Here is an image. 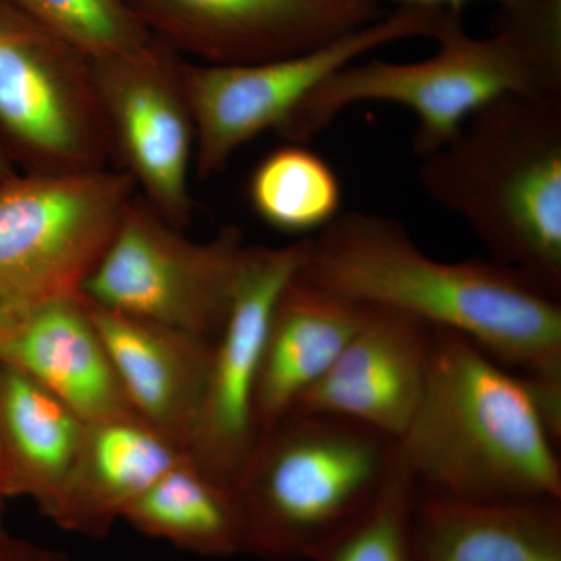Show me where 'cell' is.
<instances>
[{"label":"cell","instance_id":"6da1fadb","mask_svg":"<svg viewBox=\"0 0 561 561\" xmlns=\"http://www.w3.org/2000/svg\"><path fill=\"white\" fill-rule=\"evenodd\" d=\"M298 276L471 339L529 379L546 415L560 427V298L523 273L496 261L434 260L397 220L350 210L309 238Z\"/></svg>","mask_w":561,"mask_h":561},{"label":"cell","instance_id":"7a4b0ae2","mask_svg":"<svg viewBox=\"0 0 561 561\" xmlns=\"http://www.w3.org/2000/svg\"><path fill=\"white\" fill-rule=\"evenodd\" d=\"M552 430L529 379L434 328L426 386L398 456L421 493L481 504L561 502Z\"/></svg>","mask_w":561,"mask_h":561},{"label":"cell","instance_id":"3957f363","mask_svg":"<svg viewBox=\"0 0 561 561\" xmlns=\"http://www.w3.org/2000/svg\"><path fill=\"white\" fill-rule=\"evenodd\" d=\"M426 60L351 62L302 99L276 133L306 144L359 103H394L416 116L413 150L430 157L472 113L513 92H561V0L502 10L493 33L465 31L461 10H446Z\"/></svg>","mask_w":561,"mask_h":561},{"label":"cell","instance_id":"277c9868","mask_svg":"<svg viewBox=\"0 0 561 561\" xmlns=\"http://www.w3.org/2000/svg\"><path fill=\"white\" fill-rule=\"evenodd\" d=\"M427 195L494 261L561 294V92H513L472 113L421 158Z\"/></svg>","mask_w":561,"mask_h":561},{"label":"cell","instance_id":"5b68a950","mask_svg":"<svg viewBox=\"0 0 561 561\" xmlns=\"http://www.w3.org/2000/svg\"><path fill=\"white\" fill-rule=\"evenodd\" d=\"M397 442L365 424L291 412L262 432L232 483L243 553L312 561L370 507Z\"/></svg>","mask_w":561,"mask_h":561},{"label":"cell","instance_id":"8992f818","mask_svg":"<svg viewBox=\"0 0 561 561\" xmlns=\"http://www.w3.org/2000/svg\"><path fill=\"white\" fill-rule=\"evenodd\" d=\"M0 142L24 173L102 171L113 142L91 58L0 0Z\"/></svg>","mask_w":561,"mask_h":561},{"label":"cell","instance_id":"52a82bcc","mask_svg":"<svg viewBox=\"0 0 561 561\" xmlns=\"http://www.w3.org/2000/svg\"><path fill=\"white\" fill-rule=\"evenodd\" d=\"M135 195V180L111 168L3 181L0 290L31 308L79 297Z\"/></svg>","mask_w":561,"mask_h":561},{"label":"cell","instance_id":"ba28073f","mask_svg":"<svg viewBox=\"0 0 561 561\" xmlns=\"http://www.w3.org/2000/svg\"><path fill=\"white\" fill-rule=\"evenodd\" d=\"M448 9L404 7L316 49L253 65L184 61V87L195 130L194 173L208 180L236 151L276 130L306 95L370 51L413 38H434Z\"/></svg>","mask_w":561,"mask_h":561},{"label":"cell","instance_id":"9c48e42d","mask_svg":"<svg viewBox=\"0 0 561 561\" xmlns=\"http://www.w3.org/2000/svg\"><path fill=\"white\" fill-rule=\"evenodd\" d=\"M242 231L186 238L135 195L81 297L108 311L214 339L224 327L243 250Z\"/></svg>","mask_w":561,"mask_h":561},{"label":"cell","instance_id":"30bf717a","mask_svg":"<svg viewBox=\"0 0 561 561\" xmlns=\"http://www.w3.org/2000/svg\"><path fill=\"white\" fill-rule=\"evenodd\" d=\"M183 57L151 35L142 49L91 60L114 160L140 197L180 230L192 221L195 130Z\"/></svg>","mask_w":561,"mask_h":561},{"label":"cell","instance_id":"8fae6325","mask_svg":"<svg viewBox=\"0 0 561 561\" xmlns=\"http://www.w3.org/2000/svg\"><path fill=\"white\" fill-rule=\"evenodd\" d=\"M309 238L286 247H245L227 319L214 339L208 389L187 457L232 485L257 440L254 398L265 339L284 287L300 273Z\"/></svg>","mask_w":561,"mask_h":561},{"label":"cell","instance_id":"7c38bea8","mask_svg":"<svg viewBox=\"0 0 561 561\" xmlns=\"http://www.w3.org/2000/svg\"><path fill=\"white\" fill-rule=\"evenodd\" d=\"M140 24L202 65L278 60L386 16L379 0H124Z\"/></svg>","mask_w":561,"mask_h":561},{"label":"cell","instance_id":"4fadbf2b","mask_svg":"<svg viewBox=\"0 0 561 561\" xmlns=\"http://www.w3.org/2000/svg\"><path fill=\"white\" fill-rule=\"evenodd\" d=\"M432 341L431 324L409 313L371 306L337 360L291 412L356 421L400 440L423 397Z\"/></svg>","mask_w":561,"mask_h":561},{"label":"cell","instance_id":"5bb4252c","mask_svg":"<svg viewBox=\"0 0 561 561\" xmlns=\"http://www.w3.org/2000/svg\"><path fill=\"white\" fill-rule=\"evenodd\" d=\"M81 301L133 411L186 451L208 389L214 341Z\"/></svg>","mask_w":561,"mask_h":561},{"label":"cell","instance_id":"9a60e30c","mask_svg":"<svg viewBox=\"0 0 561 561\" xmlns=\"http://www.w3.org/2000/svg\"><path fill=\"white\" fill-rule=\"evenodd\" d=\"M2 364L27 375L84 423L138 415L80 295L32 306L10 335Z\"/></svg>","mask_w":561,"mask_h":561},{"label":"cell","instance_id":"2e32d148","mask_svg":"<svg viewBox=\"0 0 561 561\" xmlns=\"http://www.w3.org/2000/svg\"><path fill=\"white\" fill-rule=\"evenodd\" d=\"M370 311L371 306L321 289L298 275L284 287L257 379V434L289 415L302 394L327 375Z\"/></svg>","mask_w":561,"mask_h":561},{"label":"cell","instance_id":"e0dca14e","mask_svg":"<svg viewBox=\"0 0 561 561\" xmlns=\"http://www.w3.org/2000/svg\"><path fill=\"white\" fill-rule=\"evenodd\" d=\"M187 459L179 443L139 415L87 423L51 523L87 537H105L133 501Z\"/></svg>","mask_w":561,"mask_h":561},{"label":"cell","instance_id":"ac0fdd59","mask_svg":"<svg viewBox=\"0 0 561 561\" xmlns=\"http://www.w3.org/2000/svg\"><path fill=\"white\" fill-rule=\"evenodd\" d=\"M87 423L24 373L0 364L3 494L31 497L54 522Z\"/></svg>","mask_w":561,"mask_h":561},{"label":"cell","instance_id":"d6986e66","mask_svg":"<svg viewBox=\"0 0 561 561\" xmlns=\"http://www.w3.org/2000/svg\"><path fill=\"white\" fill-rule=\"evenodd\" d=\"M420 561H561L560 502L481 504L421 493Z\"/></svg>","mask_w":561,"mask_h":561},{"label":"cell","instance_id":"ffe728a7","mask_svg":"<svg viewBox=\"0 0 561 561\" xmlns=\"http://www.w3.org/2000/svg\"><path fill=\"white\" fill-rule=\"evenodd\" d=\"M147 537L202 557L243 553V524L231 485L216 481L191 459L176 465L122 513Z\"/></svg>","mask_w":561,"mask_h":561},{"label":"cell","instance_id":"44dd1931","mask_svg":"<svg viewBox=\"0 0 561 561\" xmlns=\"http://www.w3.org/2000/svg\"><path fill=\"white\" fill-rule=\"evenodd\" d=\"M254 213L287 234H317L342 213L337 173L305 144L289 142L254 169L249 186Z\"/></svg>","mask_w":561,"mask_h":561},{"label":"cell","instance_id":"7402d4cb","mask_svg":"<svg viewBox=\"0 0 561 561\" xmlns=\"http://www.w3.org/2000/svg\"><path fill=\"white\" fill-rule=\"evenodd\" d=\"M420 497L419 483L394 453L389 476L370 507L312 561H420L415 541Z\"/></svg>","mask_w":561,"mask_h":561},{"label":"cell","instance_id":"603a6c76","mask_svg":"<svg viewBox=\"0 0 561 561\" xmlns=\"http://www.w3.org/2000/svg\"><path fill=\"white\" fill-rule=\"evenodd\" d=\"M91 60L142 49L151 33L124 0H5Z\"/></svg>","mask_w":561,"mask_h":561},{"label":"cell","instance_id":"cb8c5ba5","mask_svg":"<svg viewBox=\"0 0 561 561\" xmlns=\"http://www.w3.org/2000/svg\"><path fill=\"white\" fill-rule=\"evenodd\" d=\"M0 561H69L65 552L28 542H0Z\"/></svg>","mask_w":561,"mask_h":561},{"label":"cell","instance_id":"d4e9b609","mask_svg":"<svg viewBox=\"0 0 561 561\" xmlns=\"http://www.w3.org/2000/svg\"><path fill=\"white\" fill-rule=\"evenodd\" d=\"M31 306L22 305L5 291L0 290V364H2L3 348L10 335L16 330L22 317L27 313Z\"/></svg>","mask_w":561,"mask_h":561},{"label":"cell","instance_id":"484cf974","mask_svg":"<svg viewBox=\"0 0 561 561\" xmlns=\"http://www.w3.org/2000/svg\"><path fill=\"white\" fill-rule=\"evenodd\" d=\"M404 7H424V9H453L461 10L465 3L474 2V0H397ZM486 2L496 3L501 10H518L530 5L535 0H486Z\"/></svg>","mask_w":561,"mask_h":561},{"label":"cell","instance_id":"4316f807","mask_svg":"<svg viewBox=\"0 0 561 561\" xmlns=\"http://www.w3.org/2000/svg\"><path fill=\"white\" fill-rule=\"evenodd\" d=\"M13 175H16L13 162H11L9 154L3 149L2 142H0V184L3 181L10 180Z\"/></svg>","mask_w":561,"mask_h":561},{"label":"cell","instance_id":"83f0119b","mask_svg":"<svg viewBox=\"0 0 561 561\" xmlns=\"http://www.w3.org/2000/svg\"><path fill=\"white\" fill-rule=\"evenodd\" d=\"M5 494H3V483H2V471H0V500H3Z\"/></svg>","mask_w":561,"mask_h":561},{"label":"cell","instance_id":"f1b7e54d","mask_svg":"<svg viewBox=\"0 0 561 561\" xmlns=\"http://www.w3.org/2000/svg\"><path fill=\"white\" fill-rule=\"evenodd\" d=\"M0 542H2V540H0Z\"/></svg>","mask_w":561,"mask_h":561}]
</instances>
